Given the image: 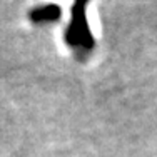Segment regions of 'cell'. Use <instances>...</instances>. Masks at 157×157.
Instances as JSON below:
<instances>
[{"label":"cell","instance_id":"obj_1","mask_svg":"<svg viewBox=\"0 0 157 157\" xmlns=\"http://www.w3.org/2000/svg\"><path fill=\"white\" fill-rule=\"evenodd\" d=\"M84 5H75L74 7V22H72V29L69 30V39L70 44L80 47V45H90V37H89V30L85 25V18L84 12H82Z\"/></svg>","mask_w":157,"mask_h":157},{"label":"cell","instance_id":"obj_2","mask_svg":"<svg viewBox=\"0 0 157 157\" xmlns=\"http://www.w3.org/2000/svg\"><path fill=\"white\" fill-rule=\"evenodd\" d=\"M33 20H48V18H57L59 17V10L55 7H45L33 12Z\"/></svg>","mask_w":157,"mask_h":157}]
</instances>
